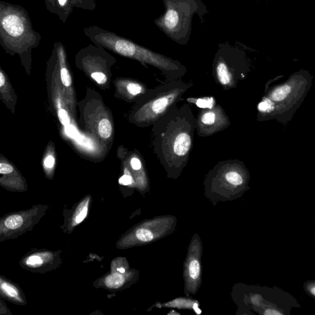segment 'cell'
I'll return each instance as SVG.
<instances>
[{
    "mask_svg": "<svg viewBox=\"0 0 315 315\" xmlns=\"http://www.w3.org/2000/svg\"><path fill=\"white\" fill-rule=\"evenodd\" d=\"M313 76L301 70L286 82L266 91L257 106V121L276 120L284 124L291 120L310 90Z\"/></svg>",
    "mask_w": 315,
    "mask_h": 315,
    "instance_id": "cell-1",
    "label": "cell"
},
{
    "mask_svg": "<svg viewBox=\"0 0 315 315\" xmlns=\"http://www.w3.org/2000/svg\"><path fill=\"white\" fill-rule=\"evenodd\" d=\"M41 40L25 8L0 0V46L10 53L23 55L39 45Z\"/></svg>",
    "mask_w": 315,
    "mask_h": 315,
    "instance_id": "cell-2",
    "label": "cell"
},
{
    "mask_svg": "<svg viewBox=\"0 0 315 315\" xmlns=\"http://www.w3.org/2000/svg\"><path fill=\"white\" fill-rule=\"evenodd\" d=\"M243 44H219L213 64V76L224 90L237 87L239 80L245 78L251 67Z\"/></svg>",
    "mask_w": 315,
    "mask_h": 315,
    "instance_id": "cell-3",
    "label": "cell"
},
{
    "mask_svg": "<svg viewBox=\"0 0 315 315\" xmlns=\"http://www.w3.org/2000/svg\"><path fill=\"white\" fill-rule=\"evenodd\" d=\"M48 209L47 205H34L29 209L11 212L0 218V242L16 239L32 231Z\"/></svg>",
    "mask_w": 315,
    "mask_h": 315,
    "instance_id": "cell-4",
    "label": "cell"
},
{
    "mask_svg": "<svg viewBox=\"0 0 315 315\" xmlns=\"http://www.w3.org/2000/svg\"><path fill=\"white\" fill-rule=\"evenodd\" d=\"M195 121L200 137L213 136L227 128L230 124L229 118L219 105L201 110Z\"/></svg>",
    "mask_w": 315,
    "mask_h": 315,
    "instance_id": "cell-5",
    "label": "cell"
},
{
    "mask_svg": "<svg viewBox=\"0 0 315 315\" xmlns=\"http://www.w3.org/2000/svg\"><path fill=\"white\" fill-rule=\"evenodd\" d=\"M58 255L46 249L33 248L19 261L22 269L32 273L44 274L57 266Z\"/></svg>",
    "mask_w": 315,
    "mask_h": 315,
    "instance_id": "cell-6",
    "label": "cell"
},
{
    "mask_svg": "<svg viewBox=\"0 0 315 315\" xmlns=\"http://www.w3.org/2000/svg\"><path fill=\"white\" fill-rule=\"evenodd\" d=\"M0 297L17 305L28 304L25 294L18 284L0 275Z\"/></svg>",
    "mask_w": 315,
    "mask_h": 315,
    "instance_id": "cell-7",
    "label": "cell"
},
{
    "mask_svg": "<svg viewBox=\"0 0 315 315\" xmlns=\"http://www.w3.org/2000/svg\"><path fill=\"white\" fill-rule=\"evenodd\" d=\"M191 133L182 132L178 135L174 142V152L178 156H185L188 154L192 146Z\"/></svg>",
    "mask_w": 315,
    "mask_h": 315,
    "instance_id": "cell-8",
    "label": "cell"
},
{
    "mask_svg": "<svg viewBox=\"0 0 315 315\" xmlns=\"http://www.w3.org/2000/svg\"><path fill=\"white\" fill-rule=\"evenodd\" d=\"M124 281L123 276L115 273L107 278L106 284L110 288H118L123 285Z\"/></svg>",
    "mask_w": 315,
    "mask_h": 315,
    "instance_id": "cell-9",
    "label": "cell"
},
{
    "mask_svg": "<svg viewBox=\"0 0 315 315\" xmlns=\"http://www.w3.org/2000/svg\"><path fill=\"white\" fill-rule=\"evenodd\" d=\"M98 132L103 138H109L112 135V127L111 122L107 119H103L99 122Z\"/></svg>",
    "mask_w": 315,
    "mask_h": 315,
    "instance_id": "cell-10",
    "label": "cell"
},
{
    "mask_svg": "<svg viewBox=\"0 0 315 315\" xmlns=\"http://www.w3.org/2000/svg\"><path fill=\"white\" fill-rule=\"evenodd\" d=\"M168 103L169 99L167 97L160 98V99L154 101L151 108L155 114H160V113L165 111Z\"/></svg>",
    "mask_w": 315,
    "mask_h": 315,
    "instance_id": "cell-11",
    "label": "cell"
},
{
    "mask_svg": "<svg viewBox=\"0 0 315 315\" xmlns=\"http://www.w3.org/2000/svg\"><path fill=\"white\" fill-rule=\"evenodd\" d=\"M136 237L142 242H150L153 239V233L150 231L141 228L137 231Z\"/></svg>",
    "mask_w": 315,
    "mask_h": 315,
    "instance_id": "cell-12",
    "label": "cell"
},
{
    "mask_svg": "<svg viewBox=\"0 0 315 315\" xmlns=\"http://www.w3.org/2000/svg\"><path fill=\"white\" fill-rule=\"evenodd\" d=\"M190 275L193 279H197L200 273V266L197 260L191 261L189 266Z\"/></svg>",
    "mask_w": 315,
    "mask_h": 315,
    "instance_id": "cell-13",
    "label": "cell"
},
{
    "mask_svg": "<svg viewBox=\"0 0 315 315\" xmlns=\"http://www.w3.org/2000/svg\"><path fill=\"white\" fill-rule=\"evenodd\" d=\"M58 117L62 125L68 126L70 123V118L68 112L64 109H60L58 112Z\"/></svg>",
    "mask_w": 315,
    "mask_h": 315,
    "instance_id": "cell-14",
    "label": "cell"
},
{
    "mask_svg": "<svg viewBox=\"0 0 315 315\" xmlns=\"http://www.w3.org/2000/svg\"><path fill=\"white\" fill-rule=\"evenodd\" d=\"M61 80L63 85L67 87L72 85V78L66 68L63 67L61 70Z\"/></svg>",
    "mask_w": 315,
    "mask_h": 315,
    "instance_id": "cell-15",
    "label": "cell"
},
{
    "mask_svg": "<svg viewBox=\"0 0 315 315\" xmlns=\"http://www.w3.org/2000/svg\"><path fill=\"white\" fill-rule=\"evenodd\" d=\"M0 315H13L10 308L6 304L5 300L0 297Z\"/></svg>",
    "mask_w": 315,
    "mask_h": 315,
    "instance_id": "cell-16",
    "label": "cell"
},
{
    "mask_svg": "<svg viewBox=\"0 0 315 315\" xmlns=\"http://www.w3.org/2000/svg\"><path fill=\"white\" fill-rule=\"evenodd\" d=\"M127 90L129 92L130 94L133 95H137L141 93L142 91V88L141 86L135 84V83H130L127 86Z\"/></svg>",
    "mask_w": 315,
    "mask_h": 315,
    "instance_id": "cell-17",
    "label": "cell"
},
{
    "mask_svg": "<svg viewBox=\"0 0 315 315\" xmlns=\"http://www.w3.org/2000/svg\"><path fill=\"white\" fill-rule=\"evenodd\" d=\"M91 76L99 84H104L107 82V77L103 73L95 72L92 74Z\"/></svg>",
    "mask_w": 315,
    "mask_h": 315,
    "instance_id": "cell-18",
    "label": "cell"
},
{
    "mask_svg": "<svg viewBox=\"0 0 315 315\" xmlns=\"http://www.w3.org/2000/svg\"><path fill=\"white\" fill-rule=\"evenodd\" d=\"M87 212L88 207L87 206H85L84 208H83L81 213H80L79 215L77 216L75 219V222L76 223V224H79V223L82 222L83 220L85 219V217L86 216V215H87Z\"/></svg>",
    "mask_w": 315,
    "mask_h": 315,
    "instance_id": "cell-19",
    "label": "cell"
},
{
    "mask_svg": "<svg viewBox=\"0 0 315 315\" xmlns=\"http://www.w3.org/2000/svg\"><path fill=\"white\" fill-rule=\"evenodd\" d=\"M119 182L123 186H128L132 183V177L128 175H124L119 180Z\"/></svg>",
    "mask_w": 315,
    "mask_h": 315,
    "instance_id": "cell-20",
    "label": "cell"
},
{
    "mask_svg": "<svg viewBox=\"0 0 315 315\" xmlns=\"http://www.w3.org/2000/svg\"><path fill=\"white\" fill-rule=\"evenodd\" d=\"M130 164H132V167L133 169H135V170H139L142 167L141 162H140L139 159H136V158H134V159H132Z\"/></svg>",
    "mask_w": 315,
    "mask_h": 315,
    "instance_id": "cell-21",
    "label": "cell"
},
{
    "mask_svg": "<svg viewBox=\"0 0 315 315\" xmlns=\"http://www.w3.org/2000/svg\"><path fill=\"white\" fill-rule=\"evenodd\" d=\"M55 163V160L52 156H48L46 158L45 162H44V165L47 168H51L54 166Z\"/></svg>",
    "mask_w": 315,
    "mask_h": 315,
    "instance_id": "cell-22",
    "label": "cell"
},
{
    "mask_svg": "<svg viewBox=\"0 0 315 315\" xmlns=\"http://www.w3.org/2000/svg\"><path fill=\"white\" fill-rule=\"evenodd\" d=\"M265 313L266 314H281L280 313H279V312L276 311V310H267Z\"/></svg>",
    "mask_w": 315,
    "mask_h": 315,
    "instance_id": "cell-23",
    "label": "cell"
},
{
    "mask_svg": "<svg viewBox=\"0 0 315 315\" xmlns=\"http://www.w3.org/2000/svg\"><path fill=\"white\" fill-rule=\"evenodd\" d=\"M58 2L59 6H61V7H63L66 5L67 0H58Z\"/></svg>",
    "mask_w": 315,
    "mask_h": 315,
    "instance_id": "cell-24",
    "label": "cell"
},
{
    "mask_svg": "<svg viewBox=\"0 0 315 315\" xmlns=\"http://www.w3.org/2000/svg\"><path fill=\"white\" fill-rule=\"evenodd\" d=\"M118 271L121 273H124L125 272V269L123 268H119L117 269Z\"/></svg>",
    "mask_w": 315,
    "mask_h": 315,
    "instance_id": "cell-25",
    "label": "cell"
}]
</instances>
